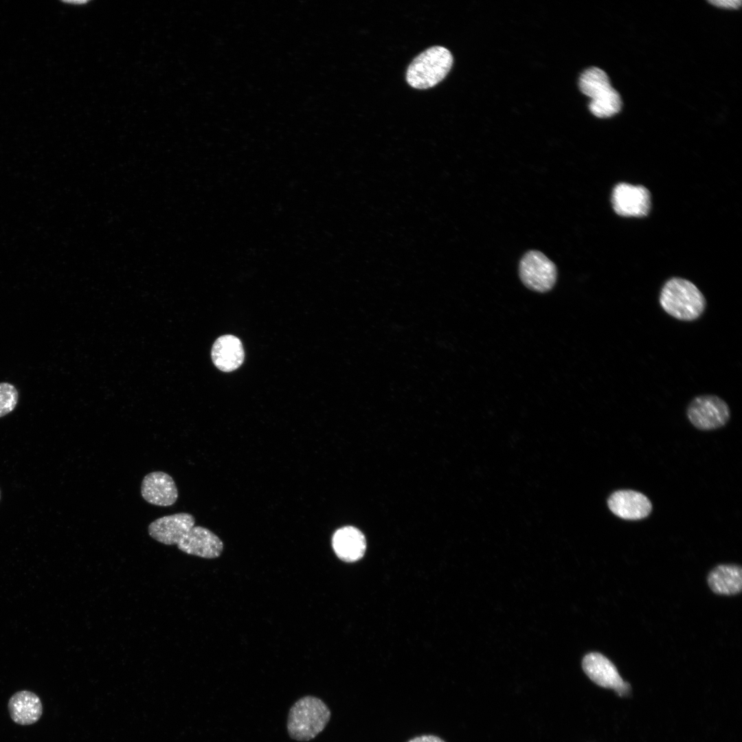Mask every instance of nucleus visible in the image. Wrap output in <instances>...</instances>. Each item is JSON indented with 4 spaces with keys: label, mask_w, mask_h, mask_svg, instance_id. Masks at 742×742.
Listing matches in <instances>:
<instances>
[{
    "label": "nucleus",
    "mask_w": 742,
    "mask_h": 742,
    "mask_svg": "<svg viewBox=\"0 0 742 742\" xmlns=\"http://www.w3.org/2000/svg\"><path fill=\"white\" fill-rule=\"evenodd\" d=\"M659 301L667 314L687 322L698 319L706 306V298L700 290L692 282L677 277L665 282Z\"/></svg>",
    "instance_id": "nucleus-1"
},
{
    "label": "nucleus",
    "mask_w": 742,
    "mask_h": 742,
    "mask_svg": "<svg viewBox=\"0 0 742 742\" xmlns=\"http://www.w3.org/2000/svg\"><path fill=\"white\" fill-rule=\"evenodd\" d=\"M330 718V711L322 700L313 696L302 697L290 708L289 735L299 741H310L324 729Z\"/></svg>",
    "instance_id": "nucleus-2"
},
{
    "label": "nucleus",
    "mask_w": 742,
    "mask_h": 742,
    "mask_svg": "<svg viewBox=\"0 0 742 742\" xmlns=\"http://www.w3.org/2000/svg\"><path fill=\"white\" fill-rule=\"evenodd\" d=\"M453 64L451 52L444 47H431L416 56L409 65L406 80L412 87H434L447 75Z\"/></svg>",
    "instance_id": "nucleus-3"
},
{
    "label": "nucleus",
    "mask_w": 742,
    "mask_h": 742,
    "mask_svg": "<svg viewBox=\"0 0 742 742\" xmlns=\"http://www.w3.org/2000/svg\"><path fill=\"white\" fill-rule=\"evenodd\" d=\"M578 85L582 93L591 98L589 108L595 116L609 117L620 111L621 98L603 69L596 67L585 69L579 78Z\"/></svg>",
    "instance_id": "nucleus-4"
},
{
    "label": "nucleus",
    "mask_w": 742,
    "mask_h": 742,
    "mask_svg": "<svg viewBox=\"0 0 742 742\" xmlns=\"http://www.w3.org/2000/svg\"><path fill=\"white\" fill-rule=\"evenodd\" d=\"M690 422L698 429L712 430L724 426L730 416L728 404L715 395L694 398L687 408Z\"/></svg>",
    "instance_id": "nucleus-5"
},
{
    "label": "nucleus",
    "mask_w": 742,
    "mask_h": 742,
    "mask_svg": "<svg viewBox=\"0 0 742 742\" xmlns=\"http://www.w3.org/2000/svg\"><path fill=\"white\" fill-rule=\"evenodd\" d=\"M519 276L522 282L530 289L546 292L555 284L556 268L543 253L530 251L520 261Z\"/></svg>",
    "instance_id": "nucleus-6"
},
{
    "label": "nucleus",
    "mask_w": 742,
    "mask_h": 742,
    "mask_svg": "<svg viewBox=\"0 0 742 742\" xmlns=\"http://www.w3.org/2000/svg\"><path fill=\"white\" fill-rule=\"evenodd\" d=\"M582 667L589 678L597 685L612 688L620 697L629 693V684L622 679L616 666L601 653L587 654L583 657Z\"/></svg>",
    "instance_id": "nucleus-7"
},
{
    "label": "nucleus",
    "mask_w": 742,
    "mask_h": 742,
    "mask_svg": "<svg viewBox=\"0 0 742 742\" xmlns=\"http://www.w3.org/2000/svg\"><path fill=\"white\" fill-rule=\"evenodd\" d=\"M614 211L624 216H646L650 209L649 191L642 186L620 183L615 186L611 194Z\"/></svg>",
    "instance_id": "nucleus-8"
},
{
    "label": "nucleus",
    "mask_w": 742,
    "mask_h": 742,
    "mask_svg": "<svg viewBox=\"0 0 742 742\" xmlns=\"http://www.w3.org/2000/svg\"><path fill=\"white\" fill-rule=\"evenodd\" d=\"M177 548L182 552L204 559L218 557L223 550L221 539L203 526L191 528L179 540Z\"/></svg>",
    "instance_id": "nucleus-9"
},
{
    "label": "nucleus",
    "mask_w": 742,
    "mask_h": 742,
    "mask_svg": "<svg viewBox=\"0 0 742 742\" xmlns=\"http://www.w3.org/2000/svg\"><path fill=\"white\" fill-rule=\"evenodd\" d=\"M609 510L617 517L626 520H640L648 517L652 504L644 494L633 490H618L607 499Z\"/></svg>",
    "instance_id": "nucleus-10"
},
{
    "label": "nucleus",
    "mask_w": 742,
    "mask_h": 742,
    "mask_svg": "<svg viewBox=\"0 0 742 742\" xmlns=\"http://www.w3.org/2000/svg\"><path fill=\"white\" fill-rule=\"evenodd\" d=\"M195 524L194 516L179 513L163 516L152 521L148 527L149 535L165 545H177L181 537Z\"/></svg>",
    "instance_id": "nucleus-11"
},
{
    "label": "nucleus",
    "mask_w": 742,
    "mask_h": 742,
    "mask_svg": "<svg viewBox=\"0 0 742 742\" xmlns=\"http://www.w3.org/2000/svg\"><path fill=\"white\" fill-rule=\"evenodd\" d=\"M141 495L148 503L159 506L173 505L178 498V490L172 477L163 471L146 474L141 484Z\"/></svg>",
    "instance_id": "nucleus-12"
},
{
    "label": "nucleus",
    "mask_w": 742,
    "mask_h": 742,
    "mask_svg": "<svg viewBox=\"0 0 742 742\" xmlns=\"http://www.w3.org/2000/svg\"><path fill=\"white\" fill-rule=\"evenodd\" d=\"M212 359L215 366L223 372H232L239 368L244 361L245 353L240 340L234 335L219 337L214 343Z\"/></svg>",
    "instance_id": "nucleus-13"
},
{
    "label": "nucleus",
    "mask_w": 742,
    "mask_h": 742,
    "mask_svg": "<svg viewBox=\"0 0 742 742\" xmlns=\"http://www.w3.org/2000/svg\"><path fill=\"white\" fill-rule=\"evenodd\" d=\"M332 546L341 560L353 562L364 555L366 541L359 529L352 526H345L335 532L332 537Z\"/></svg>",
    "instance_id": "nucleus-14"
},
{
    "label": "nucleus",
    "mask_w": 742,
    "mask_h": 742,
    "mask_svg": "<svg viewBox=\"0 0 742 742\" xmlns=\"http://www.w3.org/2000/svg\"><path fill=\"white\" fill-rule=\"evenodd\" d=\"M8 708L12 721L22 726L36 723L43 714L40 698L29 690L14 693L9 699Z\"/></svg>",
    "instance_id": "nucleus-15"
},
{
    "label": "nucleus",
    "mask_w": 742,
    "mask_h": 742,
    "mask_svg": "<svg viewBox=\"0 0 742 742\" xmlns=\"http://www.w3.org/2000/svg\"><path fill=\"white\" fill-rule=\"evenodd\" d=\"M707 581L710 589L717 594H737L742 589L741 567L736 564L719 565L710 572Z\"/></svg>",
    "instance_id": "nucleus-16"
},
{
    "label": "nucleus",
    "mask_w": 742,
    "mask_h": 742,
    "mask_svg": "<svg viewBox=\"0 0 742 742\" xmlns=\"http://www.w3.org/2000/svg\"><path fill=\"white\" fill-rule=\"evenodd\" d=\"M19 400V393L11 383H0V418L12 412Z\"/></svg>",
    "instance_id": "nucleus-17"
},
{
    "label": "nucleus",
    "mask_w": 742,
    "mask_h": 742,
    "mask_svg": "<svg viewBox=\"0 0 742 742\" xmlns=\"http://www.w3.org/2000/svg\"><path fill=\"white\" fill-rule=\"evenodd\" d=\"M708 2L717 7L727 9H738L742 3L741 0H711Z\"/></svg>",
    "instance_id": "nucleus-18"
},
{
    "label": "nucleus",
    "mask_w": 742,
    "mask_h": 742,
    "mask_svg": "<svg viewBox=\"0 0 742 742\" xmlns=\"http://www.w3.org/2000/svg\"><path fill=\"white\" fill-rule=\"evenodd\" d=\"M408 742H445L438 737L434 735H423L415 737Z\"/></svg>",
    "instance_id": "nucleus-19"
},
{
    "label": "nucleus",
    "mask_w": 742,
    "mask_h": 742,
    "mask_svg": "<svg viewBox=\"0 0 742 742\" xmlns=\"http://www.w3.org/2000/svg\"><path fill=\"white\" fill-rule=\"evenodd\" d=\"M0 499H1V491H0Z\"/></svg>",
    "instance_id": "nucleus-20"
}]
</instances>
